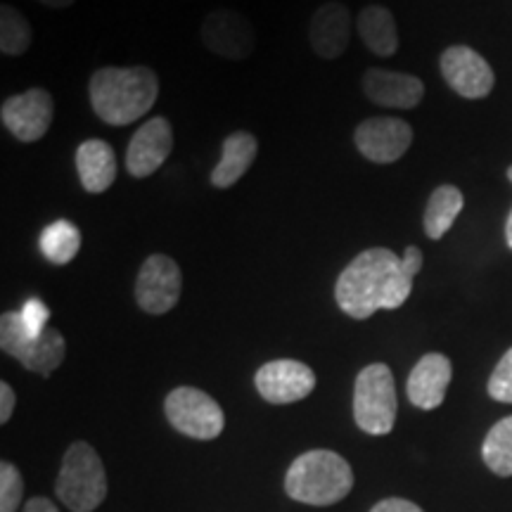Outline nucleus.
Wrapping results in <instances>:
<instances>
[{"mask_svg":"<svg viewBox=\"0 0 512 512\" xmlns=\"http://www.w3.org/2000/svg\"><path fill=\"white\" fill-rule=\"evenodd\" d=\"M200 38L209 53L226 57V60H247L256 48V31L252 22L238 10L219 8L204 17Z\"/></svg>","mask_w":512,"mask_h":512,"instance_id":"1a4fd4ad","label":"nucleus"},{"mask_svg":"<svg viewBox=\"0 0 512 512\" xmlns=\"http://www.w3.org/2000/svg\"><path fill=\"white\" fill-rule=\"evenodd\" d=\"M93 112L110 126L143 119L159 98V79L150 67H102L88 81Z\"/></svg>","mask_w":512,"mask_h":512,"instance_id":"f03ea898","label":"nucleus"},{"mask_svg":"<svg viewBox=\"0 0 512 512\" xmlns=\"http://www.w3.org/2000/svg\"><path fill=\"white\" fill-rule=\"evenodd\" d=\"M41 5H46V8H53V10H67L72 8L76 0H38Z\"/></svg>","mask_w":512,"mask_h":512,"instance_id":"2f4dec72","label":"nucleus"},{"mask_svg":"<svg viewBox=\"0 0 512 512\" xmlns=\"http://www.w3.org/2000/svg\"><path fill=\"white\" fill-rule=\"evenodd\" d=\"M396 384L389 366L370 363L358 373L354 387V420L366 434L382 437L394 430Z\"/></svg>","mask_w":512,"mask_h":512,"instance_id":"39448f33","label":"nucleus"},{"mask_svg":"<svg viewBox=\"0 0 512 512\" xmlns=\"http://www.w3.org/2000/svg\"><path fill=\"white\" fill-rule=\"evenodd\" d=\"M256 389L268 403L285 406V403L302 401L316 389V375L302 361L292 358H280V361H268L256 370Z\"/></svg>","mask_w":512,"mask_h":512,"instance_id":"ddd939ff","label":"nucleus"},{"mask_svg":"<svg viewBox=\"0 0 512 512\" xmlns=\"http://www.w3.org/2000/svg\"><path fill=\"white\" fill-rule=\"evenodd\" d=\"M489 396L501 403H512V349L503 354L489 380Z\"/></svg>","mask_w":512,"mask_h":512,"instance_id":"a878e982","label":"nucleus"},{"mask_svg":"<svg viewBox=\"0 0 512 512\" xmlns=\"http://www.w3.org/2000/svg\"><path fill=\"white\" fill-rule=\"evenodd\" d=\"M183 292L181 268L171 256L152 254L140 266L136 278V302L145 313L162 316L178 304Z\"/></svg>","mask_w":512,"mask_h":512,"instance_id":"6e6552de","label":"nucleus"},{"mask_svg":"<svg viewBox=\"0 0 512 512\" xmlns=\"http://www.w3.org/2000/svg\"><path fill=\"white\" fill-rule=\"evenodd\" d=\"M451 361L444 354H425L408 375V401L420 411H434L444 403L446 389L451 384Z\"/></svg>","mask_w":512,"mask_h":512,"instance_id":"f3484780","label":"nucleus"},{"mask_svg":"<svg viewBox=\"0 0 512 512\" xmlns=\"http://www.w3.org/2000/svg\"><path fill=\"white\" fill-rule=\"evenodd\" d=\"M55 102L46 88H29V91L10 95L0 107L3 126L19 143H36L48 133L53 124Z\"/></svg>","mask_w":512,"mask_h":512,"instance_id":"9d476101","label":"nucleus"},{"mask_svg":"<svg viewBox=\"0 0 512 512\" xmlns=\"http://www.w3.org/2000/svg\"><path fill=\"white\" fill-rule=\"evenodd\" d=\"M15 411V392L8 382H0V422H8Z\"/></svg>","mask_w":512,"mask_h":512,"instance_id":"c85d7f7f","label":"nucleus"},{"mask_svg":"<svg viewBox=\"0 0 512 512\" xmlns=\"http://www.w3.org/2000/svg\"><path fill=\"white\" fill-rule=\"evenodd\" d=\"M76 171H79V181L83 190L100 195L112 188L117 181V155H114L112 145L105 140L91 138L83 140L76 150Z\"/></svg>","mask_w":512,"mask_h":512,"instance_id":"a211bd4d","label":"nucleus"},{"mask_svg":"<svg viewBox=\"0 0 512 512\" xmlns=\"http://www.w3.org/2000/svg\"><path fill=\"white\" fill-rule=\"evenodd\" d=\"M401 266H403V271L411 275V278H415V275H418L420 268H422L420 247H415V245L406 247V252H403V256H401Z\"/></svg>","mask_w":512,"mask_h":512,"instance_id":"c756f323","label":"nucleus"},{"mask_svg":"<svg viewBox=\"0 0 512 512\" xmlns=\"http://www.w3.org/2000/svg\"><path fill=\"white\" fill-rule=\"evenodd\" d=\"M24 494V482L19 470L8 460L0 465V512H17Z\"/></svg>","mask_w":512,"mask_h":512,"instance_id":"393cba45","label":"nucleus"},{"mask_svg":"<svg viewBox=\"0 0 512 512\" xmlns=\"http://www.w3.org/2000/svg\"><path fill=\"white\" fill-rule=\"evenodd\" d=\"M363 93L370 102L394 110H413L425 98V83L413 74L389 72V69L370 67L363 74Z\"/></svg>","mask_w":512,"mask_h":512,"instance_id":"2eb2a0df","label":"nucleus"},{"mask_svg":"<svg viewBox=\"0 0 512 512\" xmlns=\"http://www.w3.org/2000/svg\"><path fill=\"white\" fill-rule=\"evenodd\" d=\"M81 249V230L72 221L60 219L43 228L41 233V252L50 264L64 266L72 264L74 256Z\"/></svg>","mask_w":512,"mask_h":512,"instance_id":"4be33fe9","label":"nucleus"},{"mask_svg":"<svg viewBox=\"0 0 512 512\" xmlns=\"http://www.w3.org/2000/svg\"><path fill=\"white\" fill-rule=\"evenodd\" d=\"M486 467L498 477H512V415L491 427L482 446Z\"/></svg>","mask_w":512,"mask_h":512,"instance_id":"5701e85b","label":"nucleus"},{"mask_svg":"<svg viewBox=\"0 0 512 512\" xmlns=\"http://www.w3.org/2000/svg\"><path fill=\"white\" fill-rule=\"evenodd\" d=\"M465 197L456 185H439L425 207V233L430 240H441L463 211Z\"/></svg>","mask_w":512,"mask_h":512,"instance_id":"412c9836","label":"nucleus"},{"mask_svg":"<svg viewBox=\"0 0 512 512\" xmlns=\"http://www.w3.org/2000/svg\"><path fill=\"white\" fill-rule=\"evenodd\" d=\"M441 76L448 86L467 100H482L494 91V69L477 50L467 46H451L441 53Z\"/></svg>","mask_w":512,"mask_h":512,"instance_id":"f8f14e48","label":"nucleus"},{"mask_svg":"<svg viewBox=\"0 0 512 512\" xmlns=\"http://www.w3.org/2000/svg\"><path fill=\"white\" fill-rule=\"evenodd\" d=\"M508 178H510V183H512V166L508 169ZM505 240H508V247L512 249V211H510L508 221H505Z\"/></svg>","mask_w":512,"mask_h":512,"instance_id":"473e14b6","label":"nucleus"},{"mask_svg":"<svg viewBox=\"0 0 512 512\" xmlns=\"http://www.w3.org/2000/svg\"><path fill=\"white\" fill-rule=\"evenodd\" d=\"M22 323H24V330L29 332V337H41L43 332L48 330V318H50V309L46 304L41 302V299L31 297L24 302L22 306Z\"/></svg>","mask_w":512,"mask_h":512,"instance_id":"bb28decb","label":"nucleus"},{"mask_svg":"<svg viewBox=\"0 0 512 512\" xmlns=\"http://www.w3.org/2000/svg\"><path fill=\"white\" fill-rule=\"evenodd\" d=\"M0 349L17 358L31 373L48 377L64 361L67 342H64L62 332L55 328H48L36 339L29 337V332L24 330L22 313L10 311L0 318Z\"/></svg>","mask_w":512,"mask_h":512,"instance_id":"423d86ee","label":"nucleus"},{"mask_svg":"<svg viewBox=\"0 0 512 512\" xmlns=\"http://www.w3.org/2000/svg\"><path fill=\"white\" fill-rule=\"evenodd\" d=\"M55 494L72 512H91L105 501L107 477L95 448L86 441H76L64 453Z\"/></svg>","mask_w":512,"mask_h":512,"instance_id":"20e7f679","label":"nucleus"},{"mask_svg":"<svg viewBox=\"0 0 512 512\" xmlns=\"http://www.w3.org/2000/svg\"><path fill=\"white\" fill-rule=\"evenodd\" d=\"M411 292L413 278L403 271L401 256L387 247L366 249L351 259L335 285L337 306L356 320H366L382 309H399Z\"/></svg>","mask_w":512,"mask_h":512,"instance_id":"f257e3e1","label":"nucleus"},{"mask_svg":"<svg viewBox=\"0 0 512 512\" xmlns=\"http://www.w3.org/2000/svg\"><path fill=\"white\" fill-rule=\"evenodd\" d=\"M351 38V12L339 0L323 3L313 12L309 24V43L323 60H337L347 53Z\"/></svg>","mask_w":512,"mask_h":512,"instance_id":"dca6fc26","label":"nucleus"},{"mask_svg":"<svg viewBox=\"0 0 512 512\" xmlns=\"http://www.w3.org/2000/svg\"><path fill=\"white\" fill-rule=\"evenodd\" d=\"M174 150V126L166 117L145 121L133 133L126 150V169L133 178H147L169 159Z\"/></svg>","mask_w":512,"mask_h":512,"instance_id":"4468645a","label":"nucleus"},{"mask_svg":"<svg viewBox=\"0 0 512 512\" xmlns=\"http://www.w3.org/2000/svg\"><path fill=\"white\" fill-rule=\"evenodd\" d=\"M34 41L29 19L12 5L0 8V53L8 57L24 55Z\"/></svg>","mask_w":512,"mask_h":512,"instance_id":"b1692460","label":"nucleus"},{"mask_svg":"<svg viewBox=\"0 0 512 512\" xmlns=\"http://www.w3.org/2000/svg\"><path fill=\"white\" fill-rule=\"evenodd\" d=\"M354 143L373 164H394L413 143V128L396 117H370L356 126Z\"/></svg>","mask_w":512,"mask_h":512,"instance_id":"9b49d317","label":"nucleus"},{"mask_svg":"<svg viewBox=\"0 0 512 512\" xmlns=\"http://www.w3.org/2000/svg\"><path fill=\"white\" fill-rule=\"evenodd\" d=\"M354 486L351 465L339 453L309 451L294 460L285 477V491L306 505H332L349 496Z\"/></svg>","mask_w":512,"mask_h":512,"instance_id":"7ed1b4c3","label":"nucleus"},{"mask_svg":"<svg viewBox=\"0 0 512 512\" xmlns=\"http://www.w3.org/2000/svg\"><path fill=\"white\" fill-rule=\"evenodd\" d=\"M370 512H422V510L415 503L406 501V498H384V501L377 503Z\"/></svg>","mask_w":512,"mask_h":512,"instance_id":"cd10ccee","label":"nucleus"},{"mask_svg":"<svg viewBox=\"0 0 512 512\" xmlns=\"http://www.w3.org/2000/svg\"><path fill=\"white\" fill-rule=\"evenodd\" d=\"M256 155H259V140H256L249 131H235L223 140L221 162L211 171V185L216 190L233 188L242 176L247 174L249 166L254 164Z\"/></svg>","mask_w":512,"mask_h":512,"instance_id":"6ab92c4d","label":"nucleus"},{"mask_svg":"<svg viewBox=\"0 0 512 512\" xmlns=\"http://www.w3.org/2000/svg\"><path fill=\"white\" fill-rule=\"evenodd\" d=\"M356 29L363 46L377 57H392L399 50V31H396L394 15L384 5H368L358 12Z\"/></svg>","mask_w":512,"mask_h":512,"instance_id":"aec40b11","label":"nucleus"},{"mask_svg":"<svg viewBox=\"0 0 512 512\" xmlns=\"http://www.w3.org/2000/svg\"><path fill=\"white\" fill-rule=\"evenodd\" d=\"M24 512H60V510H57L53 501H48V498H31Z\"/></svg>","mask_w":512,"mask_h":512,"instance_id":"7c9ffc66","label":"nucleus"},{"mask_svg":"<svg viewBox=\"0 0 512 512\" xmlns=\"http://www.w3.org/2000/svg\"><path fill=\"white\" fill-rule=\"evenodd\" d=\"M166 420L185 437L209 441L226 427L221 406L207 392L195 387H178L164 401Z\"/></svg>","mask_w":512,"mask_h":512,"instance_id":"0eeeda50","label":"nucleus"}]
</instances>
